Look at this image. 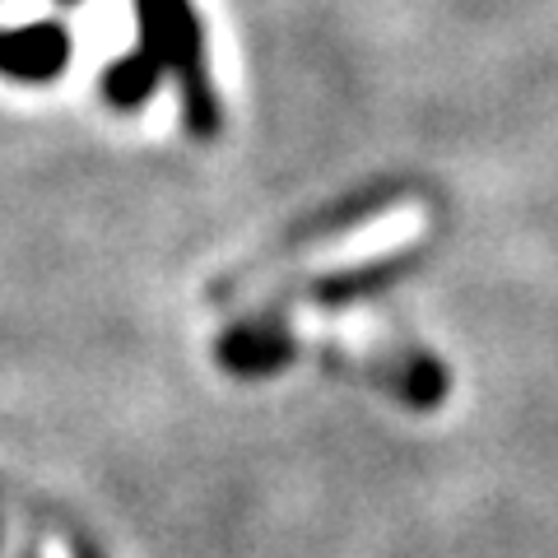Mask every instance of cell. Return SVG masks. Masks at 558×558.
Returning <instances> with one entry per match:
<instances>
[{"instance_id":"obj_1","label":"cell","mask_w":558,"mask_h":558,"mask_svg":"<svg viewBox=\"0 0 558 558\" xmlns=\"http://www.w3.org/2000/svg\"><path fill=\"white\" fill-rule=\"evenodd\" d=\"M428 229V209L424 205H396L387 215H377L368 223H359L354 233H344L336 242H326L317 247L303 270H354V266H377L381 256L391 252H405L410 242H418Z\"/></svg>"}]
</instances>
